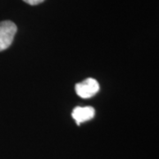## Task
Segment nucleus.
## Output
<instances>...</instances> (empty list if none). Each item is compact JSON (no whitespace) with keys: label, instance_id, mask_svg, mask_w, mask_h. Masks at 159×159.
<instances>
[{"label":"nucleus","instance_id":"obj_1","mask_svg":"<svg viewBox=\"0 0 159 159\" xmlns=\"http://www.w3.org/2000/svg\"><path fill=\"white\" fill-rule=\"evenodd\" d=\"M16 32L17 26L11 20L0 22V51H5L11 46Z\"/></svg>","mask_w":159,"mask_h":159},{"label":"nucleus","instance_id":"obj_2","mask_svg":"<svg viewBox=\"0 0 159 159\" xmlns=\"http://www.w3.org/2000/svg\"><path fill=\"white\" fill-rule=\"evenodd\" d=\"M99 89L98 82L93 78H88L84 81L75 85V91L77 95L84 99L94 97L99 91Z\"/></svg>","mask_w":159,"mask_h":159},{"label":"nucleus","instance_id":"obj_3","mask_svg":"<svg viewBox=\"0 0 159 159\" xmlns=\"http://www.w3.org/2000/svg\"><path fill=\"white\" fill-rule=\"evenodd\" d=\"M72 117L75 120L76 124L80 125L81 123L90 120L95 117V109L91 106L76 107L72 112Z\"/></svg>","mask_w":159,"mask_h":159},{"label":"nucleus","instance_id":"obj_4","mask_svg":"<svg viewBox=\"0 0 159 159\" xmlns=\"http://www.w3.org/2000/svg\"><path fill=\"white\" fill-rule=\"evenodd\" d=\"M25 3L29 4L30 6H36V5H39L41 3H43L44 0H23Z\"/></svg>","mask_w":159,"mask_h":159}]
</instances>
